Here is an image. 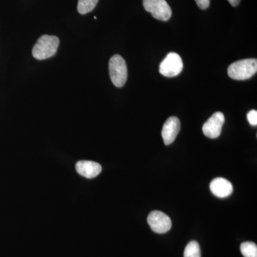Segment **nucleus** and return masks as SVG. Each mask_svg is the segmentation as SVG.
I'll return each instance as SVG.
<instances>
[{
  "label": "nucleus",
  "mask_w": 257,
  "mask_h": 257,
  "mask_svg": "<svg viewBox=\"0 0 257 257\" xmlns=\"http://www.w3.org/2000/svg\"><path fill=\"white\" fill-rule=\"evenodd\" d=\"M60 40L56 36L43 35L40 37L32 50V55L36 60H44L57 53Z\"/></svg>",
  "instance_id": "obj_1"
},
{
  "label": "nucleus",
  "mask_w": 257,
  "mask_h": 257,
  "mask_svg": "<svg viewBox=\"0 0 257 257\" xmlns=\"http://www.w3.org/2000/svg\"><path fill=\"white\" fill-rule=\"evenodd\" d=\"M257 72L256 59H245L236 61L228 68V75L235 80H246L252 77Z\"/></svg>",
  "instance_id": "obj_2"
},
{
  "label": "nucleus",
  "mask_w": 257,
  "mask_h": 257,
  "mask_svg": "<svg viewBox=\"0 0 257 257\" xmlns=\"http://www.w3.org/2000/svg\"><path fill=\"white\" fill-rule=\"evenodd\" d=\"M109 75L115 87H122L127 79L128 72L126 62L122 57L116 55L109 62Z\"/></svg>",
  "instance_id": "obj_3"
},
{
  "label": "nucleus",
  "mask_w": 257,
  "mask_h": 257,
  "mask_svg": "<svg viewBox=\"0 0 257 257\" xmlns=\"http://www.w3.org/2000/svg\"><path fill=\"white\" fill-rule=\"evenodd\" d=\"M143 6L154 18L161 21H168L172 17V9L166 0H143Z\"/></svg>",
  "instance_id": "obj_4"
},
{
  "label": "nucleus",
  "mask_w": 257,
  "mask_h": 257,
  "mask_svg": "<svg viewBox=\"0 0 257 257\" xmlns=\"http://www.w3.org/2000/svg\"><path fill=\"white\" fill-rule=\"evenodd\" d=\"M183 69V62L178 54L170 52L161 62L160 72L167 77H174L181 73Z\"/></svg>",
  "instance_id": "obj_5"
},
{
  "label": "nucleus",
  "mask_w": 257,
  "mask_h": 257,
  "mask_svg": "<svg viewBox=\"0 0 257 257\" xmlns=\"http://www.w3.org/2000/svg\"><path fill=\"white\" fill-rule=\"evenodd\" d=\"M152 231L158 234H165L172 228V221L167 214L160 211H153L147 218Z\"/></svg>",
  "instance_id": "obj_6"
},
{
  "label": "nucleus",
  "mask_w": 257,
  "mask_h": 257,
  "mask_svg": "<svg viewBox=\"0 0 257 257\" xmlns=\"http://www.w3.org/2000/svg\"><path fill=\"white\" fill-rule=\"evenodd\" d=\"M225 122L224 115L220 111L214 113L202 126L204 135L207 138H219L221 133L223 125Z\"/></svg>",
  "instance_id": "obj_7"
},
{
  "label": "nucleus",
  "mask_w": 257,
  "mask_h": 257,
  "mask_svg": "<svg viewBox=\"0 0 257 257\" xmlns=\"http://www.w3.org/2000/svg\"><path fill=\"white\" fill-rule=\"evenodd\" d=\"M181 123L178 118L171 116L163 125L162 136L165 145H170L175 142L180 131Z\"/></svg>",
  "instance_id": "obj_8"
},
{
  "label": "nucleus",
  "mask_w": 257,
  "mask_h": 257,
  "mask_svg": "<svg viewBox=\"0 0 257 257\" xmlns=\"http://www.w3.org/2000/svg\"><path fill=\"white\" fill-rule=\"evenodd\" d=\"M210 190L214 196L219 198H226L233 192V186L227 179L217 177L211 181Z\"/></svg>",
  "instance_id": "obj_9"
},
{
  "label": "nucleus",
  "mask_w": 257,
  "mask_h": 257,
  "mask_svg": "<svg viewBox=\"0 0 257 257\" xmlns=\"http://www.w3.org/2000/svg\"><path fill=\"white\" fill-rule=\"evenodd\" d=\"M76 170L83 177L92 179L101 173V166L92 161H79L76 165Z\"/></svg>",
  "instance_id": "obj_10"
},
{
  "label": "nucleus",
  "mask_w": 257,
  "mask_h": 257,
  "mask_svg": "<svg viewBox=\"0 0 257 257\" xmlns=\"http://www.w3.org/2000/svg\"><path fill=\"white\" fill-rule=\"evenodd\" d=\"M99 0H79L77 10L79 14L86 15L95 8Z\"/></svg>",
  "instance_id": "obj_11"
},
{
  "label": "nucleus",
  "mask_w": 257,
  "mask_h": 257,
  "mask_svg": "<svg viewBox=\"0 0 257 257\" xmlns=\"http://www.w3.org/2000/svg\"><path fill=\"white\" fill-rule=\"evenodd\" d=\"M240 249L244 257H257L256 243L251 242V241H246V242L241 243Z\"/></svg>",
  "instance_id": "obj_12"
},
{
  "label": "nucleus",
  "mask_w": 257,
  "mask_h": 257,
  "mask_svg": "<svg viewBox=\"0 0 257 257\" xmlns=\"http://www.w3.org/2000/svg\"><path fill=\"white\" fill-rule=\"evenodd\" d=\"M201 249L199 243L196 241H190L184 250V257H201Z\"/></svg>",
  "instance_id": "obj_13"
},
{
  "label": "nucleus",
  "mask_w": 257,
  "mask_h": 257,
  "mask_svg": "<svg viewBox=\"0 0 257 257\" xmlns=\"http://www.w3.org/2000/svg\"><path fill=\"white\" fill-rule=\"evenodd\" d=\"M247 119L248 122L252 126H256L257 124V111L252 109L248 111L247 114Z\"/></svg>",
  "instance_id": "obj_14"
},
{
  "label": "nucleus",
  "mask_w": 257,
  "mask_h": 257,
  "mask_svg": "<svg viewBox=\"0 0 257 257\" xmlns=\"http://www.w3.org/2000/svg\"><path fill=\"white\" fill-rule=\"evenodd\" d=\"M196 3L200 9H207L210 5V0H195Z\"/></svg>",
  "instance_id": "obj_15"
},
{
  "label": "nucleus",
  "mask_w": 257,
  "mask_h": 257,
  "mask_svg": "<svg viewBox=\"0 0 257 257\" xmlns=\"http://www.w3.org/2000/svg\"><path fill=\"white\" fill-rule=\"evenodd\" d=\"M228 1H229V3L231 6L236 7L239 5L240 1H241V0H228Z\"/></svg>",
  "instance_id": "obj_16"
}]
</instances>
